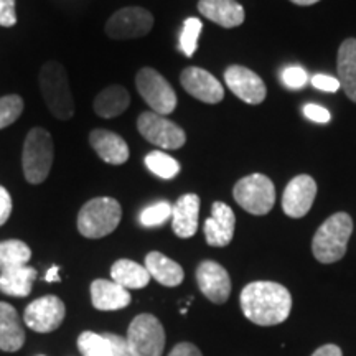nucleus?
<instances>
[{"label":"nucleus","mask_w":356,"mask_h":356,"mask_svg":"<svg viewBox=\"0 0 356 356\" xmlns=\"http://www.w3.org/2000/svg\"><path fill=\"white\" fill-rule=\"evenodd\" d=\"M312 356H343L341 353V348L337 345H323L320 346L318 350L314 351V355Z\"/></svg>","instance_id":"40"},{"label":"nucleus","mask_w":356,"mask_h":356,"mask_svg":"<svg viewBox=\"0 0 356 356\" xmlns=\"http://www.w3.org/2000/svg\"><path fill=\"white\" fill-rule=\"evenodd\" d=\"M91 300L95 309L102 312L121 310L131 304V292L114 280L96 279L91 284Z\"/></svg>","instance_id":"20"},{"label":"nucleus","mask_w":356,"mask_h":356,"mask_svg":"<svg viewBox=\"0 0 356 356\" xmlns=\"http://www.w3.org/2000/svg\"><path fill=\"white\" fill-rule=\"evenodd\" d=\"M291 2L296 3V6H304V7H307V6H314V3L320 2V0H291Z\"/></svg>","instance_id":"42"},{"label":"nucleus","mask_w":356,"mask_h":356,"mask_svg":"<svg viewBox=\"0 0 356 356\" xmlns=\"http://www.w3.org/2000/svg\"><path fill=\"white\" fill-rule=\"evenodd\" d=\"M180 83L190 96L207 104H218L225 97L221 83L211 73L198 66H188L181 71Z\"/></svg>","instance_id":"15"},{"label":"nucleus","mask_w":356,"mask_h":356,"mask_svg":"<svg viewBox=\"0 0 356 356\" xmlns=\"http://www.w3.org/2000/svg\"><path fill=\"white\" fill-rule=\"evenodd\" d=\"M53 165V139L43 127H33L26 134L22 150V168L25 180L40 185L47 180Z\"/></svg>","instance_id":"5"},{"label":"nucleus","mask_w":356,"mask_h":356,"mask_svg":"<svg viewBox=\"0 0 356 356\" xmlns=\"http://www.w3.org/2000/svg\"><path fill=\"white\" fill-rule=\"evenodd\" d=\"M304 114L310 119V121L318 122V124H327L330 122L332 119V114L325 108H322V106H317V104H305Z\"/></svg>","instance_id":"36"},{"label":"nucleus","mask_w":356,"mask_h":356,"mask_svg":"<svg viewBox=\"0 0 356 356\" xmlns=\"http://www.w3.org/2000/svg\"><path fill=\"white\" fill-rule=\"evenodd\" d=\"M233 197L244 211L262 216L273 210L275 203V188L273 180L262 173H252L241 178L234 185Z\"/></svg>","instance_id":"6"},{"label":"nucleus","mask_w":356,"mask_h":356,"mask_svg":"<svg viewBox=\"0 0 356 356\" xmlns=\"http://www.w3.org/2000/svg\"><path fill=\"white\" fill-rule=\"evenodd\" d=\"M38 81L44 104L53 118L70 121L74 115V99L65 66L55 60L47 61L40 70Z\"/></svg>","instance_id":"2"},{"label":"nucleus","mask_w":356,"mask_h":356,"mask_svg":"<svg viewBox=\"0 0 356 356\" xmlns=\"http://www.w3.org/2000/svg\"><path fill=\"white\" fill-rule=\"evenodd\" d=\"M129 104H131V96L127 89L121 84H111L96 96L92 108L99 118L113 119L121 115L129 108Z\"/></svg>","instance_id":"24"},{"label":"nucleus","mask_w":356,"mask_h":356,"mask_svg":"<svg viewBox=\"0 0 356 356\" xmlns=\"http://www.w3.org/2000/svg\"><path fill=\"white\" fill-rule=\"evenodd\" d=\"M89 144L97 157L109 165H122L129 160V145L119 134L106 129H95L89 134Z\"/></svg>","instance_id":"17"},{"label":"nucleus","mask_w":356,"mask_h":356,"mask_svg":"<svg viewBox=\"0 0 356 356\" xmlns=\"http://www.w3.org/2000/svg\"><path fill=\"white\" fill-rule=\"evenodd\" d=\"M25 343V330L15 307L0 302V350L19 351Z\"/></svg>","instance_id":"21"},{"label":"nucleus","mask_w":356,"mask_h":356,"mask_svg":"<svg viewBox=\"0 0 356 356\" xmlns=\"http://www.w3.org/2000/svg\"><path fill=\"white\" fill-rule=\"evenodd\" d=\"M35 279H37V270L30 266L6 269L0 273V291L6 296L26 297L32 292Z\"/></svg>","instance_id":"25"},{"label":"nucleus","mask_w":356,"mask_h":356,"mask_svg":"<svg viewBox=\"0 0 356 356\" xmlns=\"http://www.w3.org/2000/svg\"><path fill=\"white\" fill-rule=\"evenodd\" d=\"M32 259V249L20 239H7L0 241V273L12 267L26 266Z\"/></svg>","instance_id":"27"},{"label":"nucleus","mask_w":356,"mask_h":356,"mask_svg":"<svg viewBox=\"0 0 356 356\" xmlns=\"http://www.w3.org/2000/svg\"><path fill=\"white\" fill-rule=\"evenodd\" d=\"M203 24L202 20L195 19V17H190V19L185 20L184 30H181L180 35V50L185 53L186 56H193L195 51L198 48V38L200 33H202Z\"/></svg>","instance_id":"31"},{"label":"nucleus","mask_w":356,"mask_h":356,"mask_svg":"<svg viewBox=\"0 0 356 356\" xmlns=\"http://www.w3.org/2000/svg\"><path fill=\"white\" fill-rule=\"evenodd\" d=\"M24 113V99L19 95L0 97V131L12 126Z\"/></svg>","instance_id":"32"},{"label":"nucleus","mask_w":356,"mask_h":356,"mask_svg":"<svg viewBox=\"0 0 356 356\" xmlns=\"http://www.w3.org/2000/svg\"><path fill=\"white\" fill-rule=\"evenodd\" d=\"M241 310L249 322L273 327L286 322L292 310V296L282 284L256 280L243 289Z\"/></svg>","instance_id":"1"},{"label":"nucleus","mask_w":356,"mask_h":356,"mask_svg":"<svg viewBox=\"0 0 356 356\" xmlns=\"http://www.w3.org/2000/svg\"><path fill=\"white\" fill-rule=\"evenodd\" d=\"M122 218V208L118 200L97 197L84 203L79 211L78 231L88 239H101L118 228Z\"/></svg>","instance_id":"4"},{"label":"nucleus","mask_w":356,"mask_h":356,"mask_svg":"<svg viewBox=\"0 0 356 356\" xmlns=\"http://www.w3.org/2000/svg\"><path fill=\"white\" fill-rule=\"evenodd\" d=\"M168 356H203L202 351L198 350V346H195L193 343H188V341H181L178 343L175 348L170 351Z\"/></svg>","instance_id":"39"},{"label":"nucleus","mask_w":356,"mask_h":356,"mask_svg":"<svg viewBox=\"0 0 356 356\" xmlns=\"http://www.w3.org/2000/svg\"><path fill=\"white\" fill-rule=\"evenodd\" d=\"M154 15L142 7H124L106 24V35L113 40L142 38L152 30Z\"/></svg>","instance_id":"10"},{"label":"nucleus","mask_w":356,"mask_h":356,"mask_svg":"<svg viewBox=\"0 0 356 356\" xmlns=\"http://www.w3.org/2000/svg\"><path fill=\"white\" fill-rule=\"evenodd\" d=\"M198 10L204 19L211 20L222 29H234L243 25L246 17L243 6L236 0H200Z\"/></svg>","instance_id":"19"},{"label":"nucleus","mask_w":356,"mask_h":356,"mask_svg":"<svg viewBox=\"0 0 356 356\" xmlns=\"http://www.w3.org/2000/svg\"><path fill=\"white\" fill-rule=\"evenodd\" d=\"M353 233V220L348 213H335L315 233L312 239V252L322 264H333L345 256L350 236Z\"/></svg>","instance_id":"3"},{"label":"nucleus","mask_w":356,"mask_h":356,"mask_svg":"<svg viewBox=\"0 0 356 356\" xmlns=\"http://www.w3.org/2000/svg\"><path fill=\"white\" fill-rule=\"evenodd\" d=\"M145 269L149 270L150 277L165 287L180 286L185 277L181 266L159 251H152L145 256Z\"/></svg>","instance_id":"22"},{"label":"nucleus","mask_w":356,"mask_h":356,"mask_svg":"<svg viewBox=\"0 0 356 356\" xmlns=\"http://www.w3.org/2000/svg\"><path fill=\"white\" fill-rule=\"evenodd\" d=\"M145 167L154 175L163 178V180H172L180 172V163L168 154L160 152V150H154V152L145 155Z\"/></svg>","instance_id":"28"},{"label":"nucleus","mask_w":356,"mask_h":356,"mask_svg":"<svg viewBox=\"0 0 356 356\" xmlns=\"http://www.w3.org/2000/svg\"><path fill=\"white\" fill-rule=\"evenodd\" d=\"M236 226L234 211L222 202H215L211 207V216L204 221V239L213 248H225L233 241Z\"/></svg>","instance_id":"16"},{"label":"nucleus","mask_w":356,"mask_h":356,"mask_svg":"<svg viewBox=\"0 0 356 356\" xmlns=\"http://www.w3.org/2000/svg\"><path fill=\"white\" fill-rule=\"evenodd\" d=\"M137 129L147 142L165 150L181 149L186 142V134L178 124L154 111L142 113L137 119Z\"/></svg>","instance_id":"9"},{"label":"nucleus","mask_w":356,"mask_h":356,"mask_svg":"<svg viewBox=\"0 0 356 356\" xmlns=\"http://www.w3.org/2000/svg\"><path fill=\"white\" fill-rule=\"evenodd\" d=\"M200 197L195 193H186L177 200L172 208V228L178 238L188 239L198 229Z\"/></svg>","instance_id":"18"},{"label":"nucleus","mask_w":356,"mask_h":356,"mask_svg":"<svg viewBox=\"0 0 356 356\" xmlns=\"http://www.w3.org/2000/svg\"><path fill=\"white\" fill-rule=\"evenodd\" d=\"M225 83L231 92L248 104H261L267 96V88L254 71L233 65L225 71Z\"/></svg>","instance_id":"13"},{"label":"nucleus","mask_w":356,"mask_h":356,"mask_svg":"<svg viewBox=\"0 0 356 356\" xmlns=\"http://www.w3.org/2000/svg\"><path fill=\"white\" fill-rule=\"evenodd\" d=\"M200 291L213 304H225L231 296V279L228 270L215 261H203L197 269Z\"/></svg>","instance_id":"14"},{"label":"nucleus","mask_w":356,"mask_h":356,"mask_svg":"<svg viewBox=\"0 0 356 356\" xmlns=\"http://www.w3.org/2000/svg\"><path fill=\"white\" fill-rule=\"evenodd\" d=\"M78 348L83 356H113L109 341L95 332H83L78 338Z\"/></svg>","instance_id":"29"},{"label":"nucleus","mask_w":356,"mask_h":356,"mask_svg":"<svg viewBox=\"0 0 356 356\" xmlns=\"http://www.w3.org/2000/svg\"><path fill=\"white\" fill-rule=\"evenodd\" d=\"M66 315L65 302L56 296H44L30 302L25 309L26 327L38 333L55 332L63 323Z\"/></svg>","instance_id":"11"},{"label":"nucleus","mask_w":356,"mask_h":356,"mask_svg":"<svg viewBox=\"0 0 356 356\" xmlns=\"http://www.w3.org/2000/svg\"><path fill=\"white\" fill-rule=\"evenodd\" d=\"M136 86L142 99L160 115L172 114L177 108V95L157 70L142 68L136 76Z\"/></svg>","instance_id":"8"},{"label":"nucleus","mask_w":356,"mask_h":356,"mask_svg":"<svg viewBox=\"0 0 356 356\" xmlns=\"http://www.w3.org/2000/svg\"><path fill=\"white\" fill-rule=\"evenodd\" d=\"M58 273H60V267L51 266L50 269H48L47 275H44V280H47V282H60L61 277L58 275Z\"/></svg>","instance_id":"41"},{"label":"nucleus","mask_w":356,"mask_h":356,"mask_svg":"<svg viewBox=\"0 0 356 356\" xmlns=\"http://www.w3.org/2000/svg\"><path fill=\"white\" fill-rule=\"evenodd\" d=\"M317 197V184L310 175H297L289 181L282 195V210L291 218H304Z\"/></svg>","instance_id":"12"},{"label":"nucleus","mask_w":356,"mask_h":356,"mask_svg":"<svg viewBox=\"0 0 356 356\" xmlns=\"http://www.w3.org/2000/svg\"><path fill=\"white\" fill-rule=\"evenodd\" d=\"M15 24V0H0V26H13Z\"/></svg>","instance_id":"35"},{"label":"nucleus","mask_w":356,"mask_h":356,"mask_svg":"<svg viewBox=\"0 0 356 356\" xmlns=\"http://www.w3.org/2000/svg\"><path fill=\"white\" fill-rule=\"evenodd\" d=\"M338 81L345 95L356 102V38H348L338 48Z\"/></svg>","instance_id":"23"},{"label":"nucleus","mask_w":356,"mask_h":356,"mask_svg":"<svg viewBox=\"0 0 356 356\" xmlns=\"http://www.w3.org/2000/svg\"><path fill=\"white\" fill-rule=\"evenodd\" d=\"M307 79H309V74L304 68L300 66H291V68L284 70L282 73V81L287 88L292 89H299L302 86H305Z\"/></svg>","instance_id":"33"},{"label":"nucleus","mask_w":356,"mask_h":356,"mask_svg":"<svg viewBox=\"0 0 356 356\" xmlns=\"http://www.w3.org/2000/svg\"><path fill=\"white\" fill-rule=\"evenodd\" d=\"M127 343L134 356H162L165 348V330L152 314H140L127 330Z\"/></svg>","instance_id":"7"},{"label":"nucleus","mask_w":356,"mask_h":356,"mask_svg":"<svg viewBox=\"0 0 356 356\" xmlns=\"http://www.w3.org/2000/svg\"><path fill=\"white\" fill-rule=\"evenodd\" d=\"M102 335H104L106 340L109 341L113 356H134L131 348H129L127 338L115 335V333H102Z\"/></svg>","instance_id":"34"},{"label":"nucleus","mask_w":356,"mask_h":356,"mask_svg":"<svg viewBox=\"0 0 356 356\" xmlns=\"http://www.w3.org/2000/svg\"><path fill=\"white\" fill-rule=\"evenodd\" d=\"M40 356H42V355H40Z\"/></svg>","instance_id":"43"},{"label":"nucleus","mask_w":356,"mask_h":356,"mask_svg":"<svg viewBox=\"0 0 356 356\" xmlns=\"http://www.w3.org/2000/svg\"><path fill=\"white\" fill-rule=\"evenodd\" d=\"M172 208L173 207L168 202H157L150 204V207L140 211V225L145 226V228H157V226L165 225L167 220L172 218Z\"/></svg>","instance_id":"30"},{"label":"nucleus","mask_w":356,"mask_h":356,"mask_svg":"<svg viewBox=\"0 0 356 356\" xmlns=\"http://www.w3.org/2000/svg\"><path fill=\"white\" fill-rule=\"evenodd\" d=\"M312 84H314L315 88L322 89V91H328V92H337L338 89H340V81H338L337 78H332V76H327V74H315L314 78H312Z\"/></svg>","instance_id":"37"},{"label":"nucleus","mask_w":356,"mask_h":356,"mask_svg":"<svg viewBox=\"0 0 356 356\" xmlns=\"http://www.w3.org/2000/svg\"><path fill=\"white\" fill-rule=\"evenodd\" d=\"M12 215V197L6 186L0 185V226L7 222Z\"/></svg>","instance_id":"38"},{"label":"nucleus","mask_w":356,"mask_h":356,"mask_svg":"<svg viewBox=\"0 0 356 356\" xmlns=\"http://www.w3.org/2000/svg\"><path fill=\"white\" fill-rule=\"evenodd\" d=\"M111 277L124 289H144L149 286L150 274L145 266L137 264L131 259H119L111 267Z\"/></svg>","instance_id":"26"}]
</instances>
